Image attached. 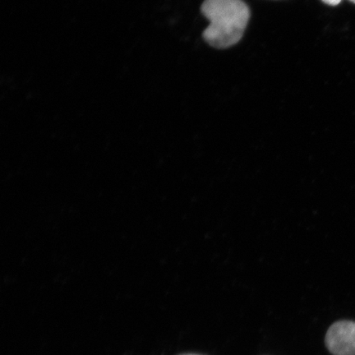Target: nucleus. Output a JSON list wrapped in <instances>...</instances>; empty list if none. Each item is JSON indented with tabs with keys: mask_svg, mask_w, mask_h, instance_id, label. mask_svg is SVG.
Wrapping results in <instances>:
<instances>
[{
	"mask_svg": "<svg viewBox=\"0 0 355 355\" xmlns=\"http://www.w3.org/2000/svg\"><path fill=\"white\" fill-rule=\"evenodd\" d=\"M201 11L210 21L203 39L217 49L232 47L241 41L250 19V8L243 0H205Z\"/></svg>",
	"mask_w": 355,
	"mask_h": 355,
	"instance_id": "nucleus-1",
	"label": "nucleus"
},
{
	"mask_svg": "<svg viewBox=\"0 0 355 355\" xmlns=\"http://www.w3.org/2000/svg\"><path fill=\"white\" fill-rule=\"evenodd\" d=\"M325 343L334 355H355V322L340 321L333 324L327 332Z\"/></svg>",
	"mask_w": 355,
	"mask_h": 355,
	"instance_id": "nucleus-2",
	"label": "nucleus"
},
{
	"mask_svg": "<svg viewBox=\"0 0 355 355\" xmlns=\"http://www.w3.org/2000/svg\"><path fill=\"white\" fill-rule=\"evenodd\" d=\"M322 1L327 4V6H339L343 0H322Z\"/></svg>",
	"mask_w": 355,
	"mask_h": 355,
	"instance_id": "nucleus-3",
	"label": "nucleus"
},
{
	"mask_svg": "<svg viewBox=\"0 0 355 355\" xmlns=\"http://www.w3.org/2000/svg\"><path fill=\"white\" fill-rule=\"evenodd\" d=\"M182 355H199V354H182Z\"/></svg>",
	"mask_w": 355,
	"mask_h": 355,
	"instance_id": "nucleus-4",
	"label": "nucleus"
},
{
	"mask_svg": "<svg viewBox=\"0 0 355 355\" xmlns=\"http://www.w3.org/2000/svg\"><path fill=\"white\" fill-rule=\"evenodd\" d=\"M349 1H352V3H355V0H349Z\"/></svg>",
	"mask_w": 355,
	"mask_h": 355,
	"instance_id": "nucleus-5",
	"label": "nucleus"
}]
</instances>
